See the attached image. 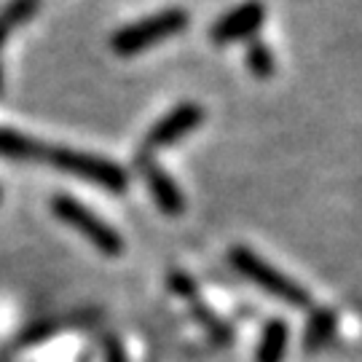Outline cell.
Segmentation results:
<instances>
[{
    "label": "cell",
    "mask_w": 362,
    "mask_h": 362,
    "mask_svg": "<svg viewBox=\"0 0 362 362\" xmlns=\"http://www.w3.org/2000/svg\"><path fill=\"white\" fill-rule=\"evenodd\" d=\"M0 156L11 161H30V164H49V167L67 172L78 180H89L107 191H127L129 175L118 167L116 161L91 156L83 151H73L65 145L40 143L35 137H27L22 132L0 127Z\"/></svg>",
    "instance_id": "1"
},
{
    "label": "cell",
    "mask_w": 362,
    "mask_h": 362,
    "mask_svg": "<svg viewBox=\"0 0 362 362\" xmlns=\"http://www.w3.org/2000/svg\"><path fill=\"white\" fill-rule=\"evenodd\" d=\"M188 25H191V16L185 8H164V11L151 13L140 22H134V25L121 27L110 38V49L118 57H134L172 35H180Z\"/></svg>",
    "instance_id": "2"
},
{
    "label": "cell",
    "mask_w": 362,
    "mask_h": 362,
    "mask_svg": "<svg viewBox=\"0 0 362 362\" xmlns=\"http://www.w3.org/2000/svg\"><path fill=\"white\" fill-rule=\"evenodd\" d=\"M228 258H231L233 269L239 274H245L252 285H258L266 293L282 298L287 306H293V309H309L311 303L309 293L298 285V282H293L290 276L276 272L272 263H266L260 255H255L250 247H233L231 252H228Z\"/></svg>",
    "instance_id": "3"
},
{
    "label": "cell",
    "mask_w": 362,
    "mask_h": 362,
    "mask_svg": "<svg viewBox=\"0 0 362 362\" xmlns=\"http://www.w3.org/2000/svg\"><path fill=\"white\" fill-rule=\"evenodd\" d=\"M52 212L62 220V223H67L70 228H76L81 236H86L91 245L97 247L100 252H105V255H118V252L124 250L121 233H118L113 226H107L105 220L97 218L89 207H83L76 199L57 194L52 199Z\"/></svg>",
    "instance_id": "4"
},
{
    "label": "cell",
    "mask_w": 362,
    "mask_h": 362,
    "mask_svg": "<svg viewBox=\"0 0 362 362\" xmlns=\"http://www.w3.org/2000/svg\"><path fill=\"white\" fill-rule=\"evenodd\" d=\"M204 121V107L199 103H180L175 105L169 113L156 121L145 134V148H167V145L180 143L182 137H188L196 132Z\"/></svg>",
    "instance_id": "5"
},
{
    "label": "cell",
    "mask_w": 362,
    "mask_h": 362,
    "mask_svg": "<svg viewBox=\"0 0 362 362\" xmlns=\"http://www.w3.org/2000/svg\"><path fill=\"white\" fill-rule=\"evenodd\" d=\"M266 22V6L263 0H245L242 6L223 13L215 25L209 27V40L218 46H228L233 40H245L255 35Z\"/></svg>",
    "instance_id": "6"
},
{
    "label": "cell",
    "mask_w": 362,
    "mask_h": 362,
    "mask_svg": "<svg viewBox=\"0 0 362 362\" xmlns=\"http://www.w3.org/2000/svg\"><path fill=\"white\" fill-rule=\"evenodd\" d=\"M137 169L143 172V177L148 182V188H151V194H153L156 204L164 209L167 215H180L182 209H185V199H182V191L177 188V182L172 180L153 158H148L145 151L137 156Z\"/></svg>",
    "instance_id": "7"
},
{
    "label": "cell",
    "mask_w": 362,
    "mask_h": 362,
    "mask_svg": "<svg viewBox=\"0 0 362 362\" xmlns=\"http://www.w3.org/2000/svg\"><path fill=\"white\" fill-rule=\"evenodd\" d=\"M287 349V325L282 320H272L266 325L258 346V362H282Z\"/></svg>",
    "instance_id": "8"
},
{
    "label": "cell",
    "mask_w": 362,
    "mask_h": 362,
    "mask_svg": "<svg viewBox=\"0 0 362 362\" xmlns=\"http://www.w3.org/2000/svg\"><path fill=\"white\" fill-rule=\"evenodd\" d=\"M333 333H336V314L327 309H317L314 314H311L309 327H306V336H303L306 351L322 349L325 344L333 338Z\"/></svg>",
    "instance_id": "9"
},
{
    "label": "cell",
    "mask_w": 362,
    "mask_h": 362,
    "mask_svg": "<svg viewBox=\"0 0 362 362\" xmlns=\"http://www.w3.org/2000/svg\"><path fill=\"white\" fill-rule=\"evenodd\" d=\"M40 0H11L3 11H0V46L11 35L19 25H25L33 13L38 11Z\"/></svg>",
    "instance_id": "10"
},
{
    "label": "cell",
    "mask_w": 362,
    "mask_h": 362,
    "mask_svg": "<svg viewBox=\"0 0 362 362\" xmlns=\"http://www.w3.org/2000/svg\"><path fill=\"white\" fill-rule=\"evenodd\" d=\"M245 62H247V70L252 73L255 78H272L276 73V59H274L272 49L263 43V40H252L250 46H247V54H245Z\"/></svg>",
    "instance_id": "11"
},
{
    "label": "cell",
    "mask_w": 362,
    "mask_h": 362,
    "mask_svg": "<svg viewBox=\"0 0 362 362\" xmlns=\"http://www.w3.org/2000/svg\"><path fill=\"white\" fill-rule=\"evenodd\" d=\"M107 362H124V357H121V351H118L116 346L110 349V357H107Z\"/></svg>",
    "instance_id": "12"
},
{
    "label": "cell",
    "mask_w": 362,
    "mask_h": 362,
    "mask_svg": "<svg viewBox=\"0 0 362 362\" xmlns=\"http://www.w3.org/2000/svg\"><path fill=\"white\" fill-rule=\"evenodd\" d=\"M0 94H3V65H0Z\"/></svg>",
    "instance_id": "13"
},
{
    "label": "cell",
    "mask_w": 362,
    "mask_h": 362,
    "mask_svg": "<svg viewBox=\"0 0 362 362\" xmlns=\"http://www.w3.org/2000/svg\"><path fill=\"white\" fill-rule=\"evenodd\" d=\"M0 199H3V191H0Z\"/></svg>",
    "instance_id": "14"
}]
</instances>
